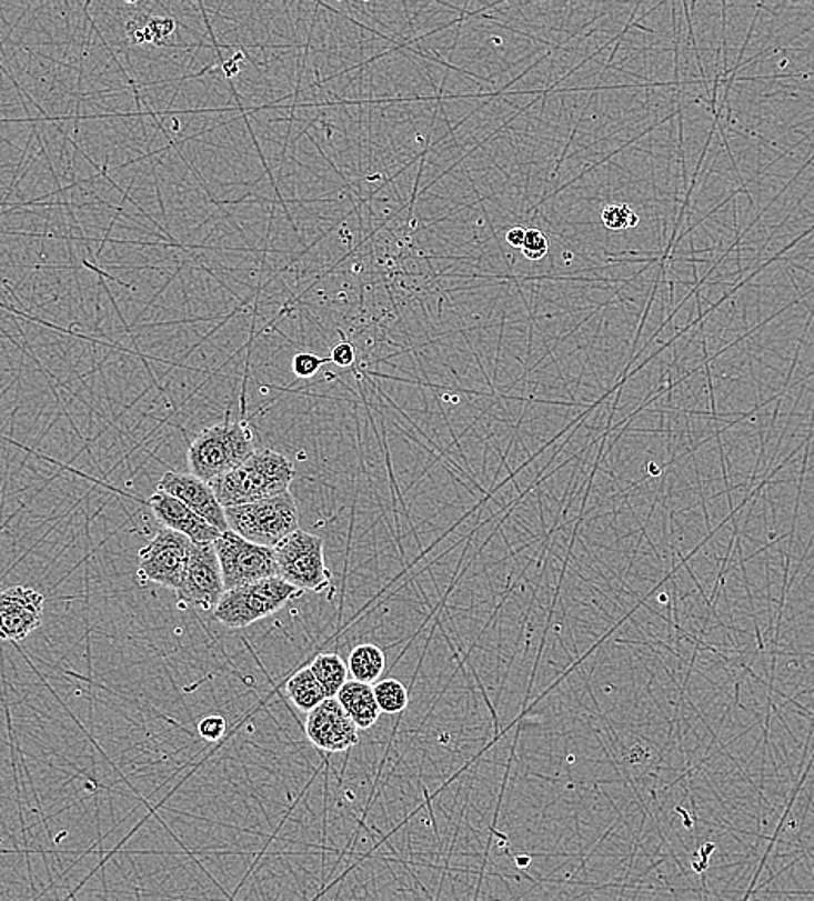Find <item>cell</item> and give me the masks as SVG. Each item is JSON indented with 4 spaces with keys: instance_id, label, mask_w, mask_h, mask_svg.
Segmentation results:
<instances>
[{
    "instance_id": "obj_4",
    "label": "cell",
    "mask_w": 814,
    "mask_h": 901,
    "mask_svg": "<svg viewBox=\"0 0 814 901\" xmlns=\"http://www.w3.org/2000/svg\"><path fill=\"white\" fill-rule=\"evenodd\" d=\"M303 591L297 590L278 575L262 579L257 583L225 591L213 610V618L231 630L249 628L280 612L288 602L299 599Z\"/></svg>"
},
{
    "instance_id": "obj_15",
    "label": "cell",
    "mask_w": 814,
    "mask_h": 901,
    "mask_svg": "<svg viewBox=\"0 0 814 901\" xmlns=\"http://www.w3.org/2000/svg\"><path fill=\"white\" fill-rule=\"evenodd\" d=\"M287 693L290 701L303 711V713H311L312 709L318 708L321 702L326 701V692L323 687L315 680L312 674L311 668H303L297 671L287 683Z\"/></svg>"
},
{
    "instance_id": "obj_13",
    "label": "cell",
    "mask_w": 814,
    "mask_h": 901,
    "mask_svg": "<svg viewBox=\"0 0 814 901\" xmlns=\"http://www.w3.org/2000/svg\"><path fill=\"white\" fill-rule=\"evenodd\" d=\"M334 699L345 709V713L358 724L359 730L371 729L382 714V709L378 708L373 685H366L361 681H346Z\"/></svg>"
},
{
    "instance_id": "obj_6",
    "label": "cell",
    "mask_w": 814,
    "mask_h": 901,
    "mask_svg": "<svg viewBox=\"0 0 814 901\" xmlns=\"http://www.w3.org/2000/svg\"><path fill=\"white\" fill-rule=\"evenodd\" d=\"M213 547L225 591L278 575L274 548L260 547L232 531L222 532Z\"/></svg>"
},
{
    "instance_id": "obj_20",
    "label": "cell",
    "mask_w": 814,
    "mask_h": 901,
    "mask_svg": "<svg viewBox=\"0 0 814 901\" xmlns=\"http://www.w3.org/2000/svg\"><path fill=\"white\" fill-rule=\"evenodd\" d=\"M173 28H175V23L170 18H153L148 27L141 28V32H138L135 39H138V43L160 42L173 32Z\"/></svg>"
},
{
    "instance_id": "obj_5",
    "label": "cell",
    "mask_w": 814,
    "mask_h": 901,
    "mask_svg": "<svg viewBox=\"0 0 814 901\" xmlns=\"http://www.w3.org/2000/svg\"><path fill=\"white\" fill-rule=\"evenodd\" d=\"M278 578L300 591L321 593L331 584V571L324 560V541L311 532H292L274 548Z\"/></svg>"
},
{
    "instance_id": "obj_2",
    "label": "cell",
    "mask_w": 814,
    "mask_h": 901,
    "mask_svg": "<svg viewBox=\"0 0 814 901\" xmlns=\"http://www.w3.org/2000/svg\"><path fill=\"white\" fill-rule=\"evenodd\" d=\"M255 451V432L249 421H231L225 418L221 423L201 430L189 444V470L210 484L219 477L238 469Z\"/></svg>"
},
{
    "instance_id": "obj_11",
    "label": "cell",
    "mask_w": 814,
    "mask_h": 901,
    "mask_svg": "<svg viewBox=\"0 0 814 901\" xmlns=\"http://www.w3.org/2000/svg\"><path fill=\"white\" fill-rule=\"evenodd\" d=\"M158 491L167 492L170 497L178 498L185 507L191 508L194 513L205 519L217 531H229L225 510L209 482L201 481L193 473L170 472L163 473L158 482Z\"/></svg>"
},
{
    "instance_id": "obj_18",
    "label": "cell",
    "mask_w": 814,
    "mask_h": 901,
    "mask_svg": "<svg viewBox=\"0 0 814 901\" xmlns=\"http://www.w3.org/2000/svg\"><path fill=\"white\" fill-rule=\"evenodd\" d=\"M602 222L610 231H624L636 228L640 219L630 206H606L602 212Z\"/></svg>"
},
{
    "instance_id": "obj_14",
    "label": "cell",
    "mask_w": 814,
    "mask_h": 901,
    "mask_svg": "<svg viewBox=\"0 0 814 901\" xmlns=\"http://www.w3.org/2000/svg\"><path fill=\"white\" fill-rule=\"evenodd\" d=\"M346 665L352 680L373 685L385 671V653L373 643H362L352 650Z\"/></svg>"
},
{
    "instance_id": "obj_3",
    "label": "cell",
    "mask_w": 814,
    "mask_h": 901,
    "mask_svg": "<svg viewBox=\"0 0 814 901\" xmlns=\"http://www.w3.org/2000/svg\"><path fill=\"white\" fill-rule=\"evenodd\" d=\"M224 510L229 531L260 547L275 548L287 535L300 529L299 507L290 491Z\"/></svg>"
},
{
    "instance_id": "obj_16",
    "label": "cell",
    "mask_w": 814,
    "mask_h": 901,
    "mask_svg": "<svg viewBox=\"0 0 814 901\" xmlns=\"http://www.w3.org/2000/svg\"><path fill=\"white\" fill-rule=\"evenodd\" d=\"M309 668L323 687L328 699H334L349 681V665L339 653H319Z\"/></svg>"
},
{
    "instance_id": "obj_1",
    "label": "cell",
    "mask_w": 814,
    "mask_h": 901,
    "mask_svg": "<svg viewBox=\"0 0 814 901\" xmlns=\"http://www.w3.org/2000/svg\"><path fill=\"white\" fill-rule=\"evenodd\" d=\"M295 464L274 449H257L238 469L210 482L224 508L269 500L290 491L295 481Z\"/></svg>"
},
{
    "instance_id": "obj_9",
    "label": "cell",
    "mask_w": 814,
    "mask_h": 901,
    "mask_svg": "<svg viewBox=\"0 0 814 901\" xmlns=\"http://www.w3.org/2000/svg\"><path fill=\"white\" fill-rule=\"evenodd\" d=\"M308 739L326 752H345L359 744L358 724L336 699H326L308 713Z\"/></svg>"
},
{
    "instance_id": "obj_21",
    "label": "cell",
    "mask_w": 814,
    "mask_h": 901,
    "mask_svg": "<svg viewBox=\"0 0 814 901\" xmlns=\"http://www.w3.org/2000/svg\"><path fill=\"white\" fill-rule=\"evenodd\" d=\"M324 359L311 352H300L293 358V373L299 378H312L324 364Z\"/></svg>"
},
{
    "instance_id": "obj_19",
    "label": "cell",
    "mask_w": 814,
    "mask_h": 901,
    "mask_svg": "<svg viewBox=\"0 0 814 901\" xmlns=\"http://www.w3.org/2000/svg\"><path fill=\"white\" fill-rule=\"evenodd\" d=\"M520 250L529 260H541L550 252V241L540 229H529L525 231V240Z\"/></svg>"
},
{
    "instance_id": "obj_22",
    "label": "cell",
    "mask_w": 814,
    "mask_h": 901,
    "mask_svg": "<svg viewBox=\"0 0 814 901\" xmlns=\"http://www.w3.org/2000/svg\"><path fill=\"white\" fill-rule=\"evenodd\" d=\"M228 723L222 717H207L198 723V733L201 739L209 740V742H217L225 735Z\"/></svg>"
},
{
    "instance_id": "obj_12",
    "label": "cell",
    "mask_w": 814,
    "mask_h": 901,
    "mask_svg": "<svg viewBox=\"0 0 814 901\" xmlns=\"http://www.w3.org/2000/svg\"><path fill=\"white\" fill-rule=\"evenodd\" d=\"M150 508L163 528L185 535L191 543H215L222 534L191 508L185 507L181 500L170 497L167 492H154L150 498Z\"/></svg>"
},
{
    "instance_id": "obj_23",
    "label": "cell",
    "mask_w": 814,
    "mask_h": 901,
    "mask_svg": "<svg viewBox=\"0 0 814 901\" xmlns=\"http://www.w3.org/2000/svg\"><path fill=\"white\" fill-rule=\"evenodd\" d=\"M330 361L336 367L340 368H349L352 367L355 362V349L352 343L345 342L343 340L342 343L339 346L333 347V351H331Z\"/></svg>"
},
{
    "instance_id": "obj_24",
    "label": "cell",
    "mask_w": 814,
    "mask_h": 901,
    "mask_svg": "<svg viewBox=\"0 0 814 901\" xmlns=\"http://www.w3.org/2000/svg\"><path fill=\"white\" fill-rule=\"evenodd\" d=\"M523 240H525V229L513 228L506 232L508 244H512L513 249H522Z\"/></svg>"
},
{
    "instance_id": "obj_8",
    "label": "cell",
    "mask_w": 814,
    "mask_h": 901,
    "mask_svg": "<svg viewBox=\"0 0 814 901\" xmlns=\"http://www.w3.org/2000/svg\"><path fill=\"white\" fill-rule=\"evenodd\" d=\"M179 605L197 607L209 612L215 610L225 593L221 563L213 543H193L181 588L175 591Z\"/></svg>"
},
{
    "instance_id": "obj_17",
    "label": "cell",
    "mask_w": 814,
    "mask_h": 901,
    "mask_svg": "<svg viewBox=\"0 0 814 901\" xmlns=\"http://www.w3.org/2000/svg\"><path fill=\"white\" fill-rule=\"evenodd\" d=\"M373 692L374 697H376L378 708L382 709V713H402L410 704L408 689L394 678L376 681L373 685Z\"/></svg>"
},
{
    "instance_id": "obj_7",
    "label": "cell",
    "mask_w": 814,
    "mask_h": 901,
    "mask_svg": "<svg viewBox=\"0 0 814 901\" xmlns=\"http://www.w3.org/2000/svg\"><path fill=\"white\" fill-rule=\"evenodd\" d=\"M191 547L193 543L185 535L170 529H160L153 540L139 551V581L178 591Z\"/></svg>"
},
{
    "instance_id": "obj_10",
    "label": "cell",
    "mask_w": 814,
    "mask_h": 901,
    "mask_svg": "<svg viewBox=\"0 0 814 901\" xmlns=\"http://www.w3.org/2000/svg\"><path fill=\"white\" fill-rule=\"evenodd\" d=\"M43 594L28 587L0 591V640L21 642L40 628L43 619Z\"/></svg>"
}]
</instances>
